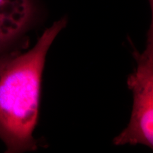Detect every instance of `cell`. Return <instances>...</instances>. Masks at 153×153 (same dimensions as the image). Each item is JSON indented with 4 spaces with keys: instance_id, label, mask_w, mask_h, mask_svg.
I'll list each match as a JSON object with an SVG mask.
<instances>
[{
    "instance_id": "obj_2",
    "label": "cell",
    "mask_w": 153,
    "mask_h": 153,
    "mask_svg": "<svg viewBox=\"0 0 153 153\" xmlns=\"http://www.w3.org/2000/svg\"><path fill=\"white\" fill-rule=\"evenodd\" d=\"M136 68L128 78L133 103L128 126L114 140L116 145L153 146V30H149L145 49L133 53Z\"/></svg>"
},
{
    "instance_id": "obj_1",
    "label": "cell",
    "mask_w": 153,
    "mask_h": 153,
    "mask_svg": "<svg viewBox=\"0 0 153 153\" xmlns=\"http://www.w3.org/2000/svg\"><path fill=\"white\" fill-rule=\"evenodd\" d=\"M65 25L66 19L57 21L31 49L0 60V140L7 152L36 149L33 135L38 118L45 58Z\"/></svg>"
},
{
    "instance_id": "obj_3",
    "label": "cell",
    "mask_w": 153,
    "mask_h": 153,
    "mask_svg": "<svg viewBox=\"0 0 153 153\" xmlns=\"http://www.w3.org/2000/svg\"><path fill=\"white\" fill-rule=\"evenodd\" d=\"M31 13L30 0H0V43L20 33Z\"/></svg>"
}]
</instances>
